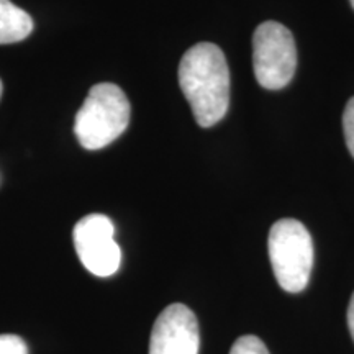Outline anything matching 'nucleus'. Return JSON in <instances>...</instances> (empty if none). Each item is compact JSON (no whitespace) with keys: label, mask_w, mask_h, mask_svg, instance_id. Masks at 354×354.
Returning <instances> with one entry per match:
<instances>
[{"label":"nucleus","mask_w":354,"mask_h":354,"mask_svg":"<svg viewBox=\"0 0 354 354\" xmlns=\"http://www.w3.org/2000/svg\"><path fill=\"white\" fill-rule=\"evenodd\" d=\"M253 68L259 86L286 87L297 69V48L292 33L277 21H264L253 35Z\"/></svg>","instance_id":"obj_4"},{"label":"nucleus","mask_w":354,"mask_h":354,"mask_svg":"<svg viewBox=\"0 0 354 354\" xmlns=\"http://www.w3.org/2000/svg\"><path fill=\"white\" fill-rule=\"evenodd\" d=\"M2 91H3V87H2V81H0V99H2Z\"/></svg>","instance_id":"obj_12"},{"label":"nucleus","mask_w":354,"mask_h":354,"mask_svg":"<svg viewBox=\"0 0 354 354\" xmlns=\"http://www.w3.org/2000/svg\"><path fill=\"white\" fill-rule=\"evenodd\" d=\"M33 32V19L10 0H0V44L24 41Z\"/></svg>","instance_id":"obj_7"},{"label":"nucleus","mask_w":354,"mask_h":354,"mask_svg":"<svg viewBox=\"0 0 354 354\" xmlns=\"http://www.w3.org/2000/svg\"><path fill=\"white\" fill-rule=\"evenodd\" d=\"M343 131L349 153H351V156L354 158V97L348 100L346 107H344Z\"/></svg>","instance_id":"obj_9"},{"label":"nucleus","mask_w":354,"mask_h":354,"mask_svg":"<svg viewBox=\"0 0 354 354\" xmlns=\"http://www.w3.org/2000/svg\"><path fill=\"white\" fill-rule=\"evenodd\" d=\"M230 354H271L263 339H259L258 336L246 335L238 338L236 342L233 343L232 349H230Z\"/></svg>","instance_id":"obj_8"},{"label":"nucleus","mask_w":354,"mask_h":354,"mask_svg":"<svg viewBox=\"0 0 354 354\" xmlns=\"http://www.w3.org/2000/svg\"><path fill=\"white\" fill-rule=\"evenodd\" d=\"M351 6H353V8H354V0H351Z\"/></svg>","instance_id":"obj_13"},{"label":"nucleus","mask_w":354,"mask_h":354,"mask_svg":"<svg viewBox=\"0 0 354 354\" xmlns=\"http://www.w3.org/2000/svg\"><path fill=\"white\" fill-rule=\"evenodd\" d=\"M179 86L198 125H216L230 105V69L223 51L214 43L189 48L179 64Z\"/></svg>","instance_id":"obj_1"},{"label":"nucleus","mask_w":354,"mask_h":354,"mask_svg":"<svg viewBox=\"0 0 354 354\" xmlns=\"http://www.w3.org/2000/svg\"><path fill=\"white\" fill-rule=\"evenodd\" d=\"M0 354H28V349L20 336L0 335Z\"/></svg>","instance_id":"obj_10"},{"label":"nucleus","mask_w":354,"mask_h":354,"mask_svg":"<svg viewBox=\"0 0 354 354\" xmlns=\"http://www.w3.org/2000/svg\"><path fill=\"white\" fill-rule=\"evenodd\" d=\"M201 335L194 312L184 304H172L154 322L149 354H198Z\"/></svg>","instance_id":"obj_6"},{"label":"nucleus","mask_w":354,"mask_h":354,"mask_svg":"<svg viewBox=\"0 0 354 354\" xmlns=\"http://www.w3.org/2000/svg\"><path fill=\"white\" fill-rule=\"evenodd\" d=\"M130 115V100L120 87L110 82L95 84L76 113V138L88 151L105 148L127 130Z\"/></svg>","instance_id":"obj_2"},{"label":"nucleus","mask_w":354,"mask_h":354,"mask_svg":"<svg viewBox=\"0 0 354 354\" xmlns=\"http://www.w3.org/2000/svg\"><path fill=\"white\" fill-rule=\"evenodd\" d=\"M269 259L279 286L290 294L307 287L313 268V241L302 221L282 218L269 232Z\"/></svg>","instance_id":"obj_3"},{"label":"nucleus","mask_w":354,"mask_h":354,"mask_svg":"<svg viewBox=\"0 0 354 354\" xmlns=\"http://www.w3.org/2000/svg\"><path fill=\"white\" fill-rule=\"evenodd\" d=\"M348 326H349V333H351L353 339H354V294H353L351 302H349V307H348Z\"/></svg>","instance_id":"obj_11"},{"label":"nucleus","mask_w":354,"mask_h":354,"mask_svg":"<svg viewBox=\"0 0 354 354\" xmlns=\"http://www.w3.org/2000/svg\"><path fill=\"white\" fill-rule=\"evenodd\" d=\"M76 253L88 272L109 277L122 263L120 246L115 241V227L109 216L92 214L81 218L73 232Z\"/></svg>","instance_id":"obj_5"}]
</instances>
